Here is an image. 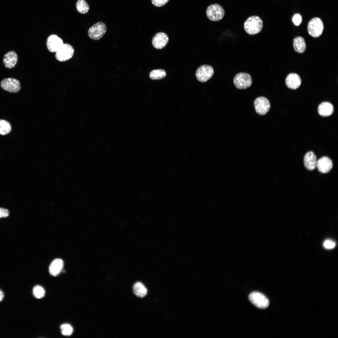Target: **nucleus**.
<instances>
[{"mask_svg": "<svg viewBox=\"0 0 338 338\" xmlns=\"http://www.w3.org/2000/svg\"><path fill=\"white\" fill-rule=\"evenodd\" d=\"M263 22L257 16H252L248 18L244 24V28L248 34L253 35L259 33L263 28Z\"/></svg>", "mask_w": 338, "mask_h": 338, "instance_id": "1", "label": "nucleus"}, {"mask_svg": "<svg viewBox=\"0 0 338 338\" xmlns=\"http://www.w3.org/2000/svg\"><path fill=\"white\" fill-rule=\"evenodd\" d=\"M206 13L208 18L213 21L221 20L225 15L223 8L218 4H213L209 6L206 10Z\"/></svg>", "mask_w": 338, "mask_h": 338, "instance_id": "2", "label": "nucleus"}, {"mask_svg": "<svg viewBox=\"0 0 338 338\" xmlns=\"http://www.w3.org/2000/svg\"><path fill=\"white\" fill-rule=\"evenodd\" d=\"M324 27L322 20L319 18L315 17L309 22L307 26V30L310 36L317 38L322 34Z\"/></svg>", "mask_w": 338, "mask_h": 338, "instance_id": "3", "label": "nucleus"}, {"mask_svg": "<svg viewBox=\"0 0 338 338\" xmlns=\"http://www.w3.org/2000/svg\"><path fill=\"white\" fill-rule=\"evenodd\" d=\"M74 49L71 45L68 43L64 44L55 52V57L58 61L62 62L67 61L73 57Z\"/></svg>", "mask_w": 338, "mask_h": 338, "instance_id": "4", "label": "nucleus"}, {"mask_svg": "<svg viewBox=\"0 0 338 338\" xmlns=\"http://www.w3.org/2000/svg\"><path fill=\"white\" fill-rule=\"evenodd\" d=\"M250 75L247 73L241 72L235 75L233 79L235 86L239 89H245L250 87L252 84Z\"/></svg>", "mask_w": 338, "mask_h": 338, "instance_id": "5", "label": "nucleus"}, {"mask_svg": "<svg viewBox=\"0 0 338 338\" xmlns=\"http://www.w3.org/2000/svg\"><path fill=\"white\" fill-rule=\"evenodd\" d=\"M106 27L102 22H97L91 27L88 31L89 37L94 40L101 38L106 31Z\"/></svg>", "mask_w": 338, "mask_h": 338, "instance_id": "6", "label": "nucleus"}, {"mask_svg": "<svg viewBox=\"0 0 338 338\" xmlns=\"http://www.w3.org/2000/svg\"><path fill=\"white\" fill-rule=\"evenodd\" d=\"M249 299L254 305L259 308L265 309L269 305V301L267 298L259 292L251 293L249 296Z\"/></svg>", "mask_w": 338, "mask_h": 338, "instance_id": "7", "label": "nucleus"}, {"mask_svg": "<svg viewBox=\"0 0 338 338\" xmlns=\"http://www.w3.org/2000/svg\"><path fill=\"white\" fill-rule=\"evenodd\" d=\"M214 72V69L211 66L203 65L197 69L196 76L199 81L202 82H205L212 77Z\"/></svg>", "mask_w": 338, "mask_h": 338, "instance_id": "8", "label": "nucleus"}, {"mask_svg": "<svg viewBox=\"0 0 338 338\" xmlns=\"http://www.w3.org/2000/svg\"><path fill=\"white\" fill-rule=\"evenodd\" d=\"M0 86L4 90L12 93H17L21 88L19 81L16 79L11 78L3 79L1 82Z\"/></svg>", "mask_w": 338, "mask_h": 338, "instance_id": "9", "label": "nucleus"}, {"mask_svg": "<svg viewBox=\"0 0 338 338\" xmlns=\"http://www.w3.org/2000/svg\"><path fill=\"white\" fill-rule=\"evenodd\" d=\"M254 105L256 112L260 115L266 114L270 108L269 101L267 98L263 96L256 98L254 101Z\"/></svg>", "mask_w": 338, "mask_h": 338, "instance_id": "10", "label": "nucleus"}, {"mask_svg": "<svg viewBox=\"0 0 338 338\" xmlns=\"http://www.w3.org/2000/svg\"><path fill=\"white\" fill-rule=\"evenodd\" d=\"M63 44L62 39L55 34L49 35L47 38L46 43L48 50L51 53L56 52Z\"/></svg>", "mask_w": 338, "mask_h": 338, "instance_id": "11", "label": "nucleus"}, {"mask_svg": "<svg viewBox=\"0 0 338 338\" xmlns=\"http://www.w3.org/2000/svg\"><path fill=\"white\" fill-rule=\"evenodd\" d=\"M168 40L169 38L166 34L163 32H159L154 36L152 43L155 48L161 49L166 46Z\"/></svg>", "mask_w": 338, "mask_h": 338, "instance_id": "12", "label": "nucleus"}, {"mask_svg": "<svg viewBox=\"0 0 338 338\" xmlns=\"http://www.w3.org/2000/svg\"><path fill=\"white\" fill-rule=\"evenodd\" d=\"M333 166L331 160L326 156H323L317 161L316 167L320 172L325 173L330 171Z\"/></svg>", "mask_w": 338, "mask_h": 338, "instance_id": "13", "label": "nucleus"}, {"mask_svg": "<svg viewBox=\"0 0 338 338\" xmlns=\"http://www.w3.org/2000/svg\"><path fill=\"white\" fill-rule=\"evenodd\" d=\"M285 84L287 86L291 89H296L300 85L301 79L297 74L291 73L289 74L285 79Z\"/></svg>", "mask_w": 338, "mask_h": 338, "instance_id": "14", "label": "nucleus"}, {"mask_svg": "<svg viewBox=\"0 0 338 338\" xmlns=\"http://www.w3.org/2000/svg\"><path fill=\"white\" fill-rule=\"evenodd\" d=\"M18 56L16 53L14 51H10L4 55L3 59V62L6 68L11 69L16 65L18 61Z\"/></svg>", "mask_w": 338, "mask_h": 338, "instance_id": "15", "label": "nucleus"}, {"mask_svg": "<svg viewBox=\"0 0 338 338\" xmlns=\"http://www.w3.org/2000/svg\"><path fill=\"white\" fill-rule=\"evenodd\" d=\"M317 161L316 156L313 151H308L305 156L304 166L309 170H313L316 168Z\"/></svg>", "mask_w": 338, "mask_h": 338, "instance_id": "16", "label": "nucleus"}, {"mask_svg": "<svg viewBox=\"0 0 338 338\" xmlns=\"http://www.w3.org/2000/svg\"><path fill=\"white\" fill-rule=\"evenodd\" d=\"M64 266V262L61 259H57L51 263L49 267L50 274L54 276L59 275L62 271Z\"/></svg>", "mask_w": 338, "mask_h": 338, "instance_id": "17", "label": "nucleus"}, {"mask_svg": "<svg viewBox=\"0 0 338 338\" xmlns=\"http://www.w3.org/2000/svg\"><path fill=\"white\" fill-rule=\"evenodd\" d=\"M334 111L333 105L329 102H325L321 103L318 107V112L321 116L326 117L331 115Z\"/></svg>", "mask_w": 338, "mask_h": 338, "instance_id": "18", "label": "nucleus"}, {"mask_svg": "<svg viewBox=\"0 0 338 338\" xmlns=\"http://www.w3.org/2000/svg\"><path fill=\"white\" fill-rule=\"evenodd\" d=\"M294 50L299 53H304L306 49V45L304 38L301 36L295 37L293 41Z\"/></svg>", "mask_w": 338, "mask_h": 338, "instance_id": "19", "label": "nucleus"}, {"mask_svg": "<svg viewBox=\"0 0 338 338\" xmlns=\"http://www.w3.org/2000/svg\"><path fill=\"white\" fill-rule=\"evenodd\" d=\"M133 290L135 294L140 298L144 297L147 293V289L140 282H137L133 286Z\"/></svg>", "mask_w": 338, "mask_h": 338, "instance_id": "20", "label": "nucleus"}, {"mask_svg": "<svg viewBox=\"0 0 338 338\" xmlns=\"http://www.w3.org/2000/svg\"><path fill=\"white\" fill-rule=\"evenodd\" d=\"M77 11L83 14L86 13L89 9V7L87 3L84 0H78L76 4Z\"/></svg>", "mask_w": 338, "mask_h": 338, "instance_id": "21", "label": "nucleus"}, {"mask_svg": "<svg viewBox=\"0 0 338 338\" xmlns=\"http://www.w3.org/2000/svg\"><path fill=\"white\" fill-rule=\"evenodd\" d=\"M166 75V71L161 69L153 70L149 74L150 78L153 80L160 79L164 78Z\"/></svg>", "mask_w": 338, "mask_h": 338, "instance_id": "22", "label": "nucleus"}, {"mask_svg": "<svg viewBox=\"0 0 338 338\" xmlns=\"http://www.w3.org/2000/svg\"><path fill=\"white\" fill-rule=\"evenodd\" d=\"M11 126L8 121L2 119L0 120V135H5L8 134L11 131Z\"/></svg>", "mask_w": 338, "mask_h": 338, "instance_id": "23", "label": "nucleus"}, {"mask_svg": "<svg viewBox=\"0 0 338 338\" xmlns=\"http://www.w3.org/2000/svg\"><path fill=\"white\" fill-rule=\"evenodd\" d=\"M33 294L37 298L40 299L44 297L45 291L44 289L41 286L36 285L33 289Z\"/></svg>", "mask_w": 338, "mask_h": 338, "instance_id": "24", "label": "nucleus"}, {"mask_svg": "<svg viewBox=\"0 0 338 338\" xmlns=\"http://www.w3.org/2000/svg\"><path fill=\"white\" fill-rule=\"evenodd\" d=\"M60 329L62 334L64 335L69 336L71 335L73 331L72 326L68 324L62 325L60 326Z\"/></svg>", "mask_w": 338, "mask_h": 338, "instance_id": "25", "label": "nucleus"}, {"mask_svg": "<svg viewBox=\"0 0 338 338\" xmlns=\"http://www.w3.org/2000/svg\"><path fill=\"white\" fill-rule=\"evenodd\" d=\"M335 246V243L330 239L325 240L323 243V246L327 249H331L334 248Z\"/></svg>", "mask_w": 338, "mask_h": 338, "instance_id": "26", "label": "nucleus"}, {"mask_svg": "<svg viewBox=\"0 0 338 338\" xmlns=\"http://www.w3.org/2000/svg\"><path fill=\"white\" fill-rule=\"evenodd\" d=\"M292 20L295 25L297 26H299L300 24L302 22V17L299 13L295 14L293 16Z\"/></svg>", "mask_w": 338, "mask_h": 338, "instance_id": "27", "label": "nucleus"}, {"mask_svg": "<svg viewBox=\"0 0 338 338\" xmlns=\"http://www.w3.org/2000/svg\"><path fill=\"white\" fill-rule=\"evenodd\" d=\"M169 0H151L152 4L157 7H161L165 5Z\"/></svg>", "mask_w": 338, "mask_h": 338, "instance_id": "28", "label": "nucleus"}, {"mask_svg": "<svg viewBox=\"0 0 338 338\" xmlns=\"http://www.w3.org/2000/svg\"><path fill=\"white\" fill-rule=\"evenodd\" d=\"M9 214V212L7 209L0 207V218L7 217Z\"/></svg>", "mask_w": 338, "mask_h": 338, "instance_id": "29", "label": "nucleus"}, {"mask_svg": "<svg viewBox=\"0 0 338 338\" xmlns=\"http://www.w3.org/2000/svg\"><path fill=\"white\" fill-rule=\"evenodd\" d=\"M4 297V293L3 291L0 289V302L3 300Z\"/></svg>", "mask_w": 338, "mask_h": 338, "instance_id": "30", "label": "nucleus"}]
</instances>
